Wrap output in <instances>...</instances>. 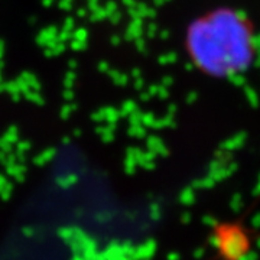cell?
I'll return each instance as SVG.
<instances>
[{"instance_id": "obj_1", "label": "cell", "mask_w": 260, "mask_h": 260, "mask_svg": "<svg viewBox=\"0 0 260 260\" xmlns=\"http://www.w3.org/2000/svg\"><path fill=\"white\" fill-rule=\"evenodd\" d=\"M186 45L192 61L205 73L232 74L250 61L251 29L239 13L215 10L189 26Z\"/></svg>"}]
</instances>
